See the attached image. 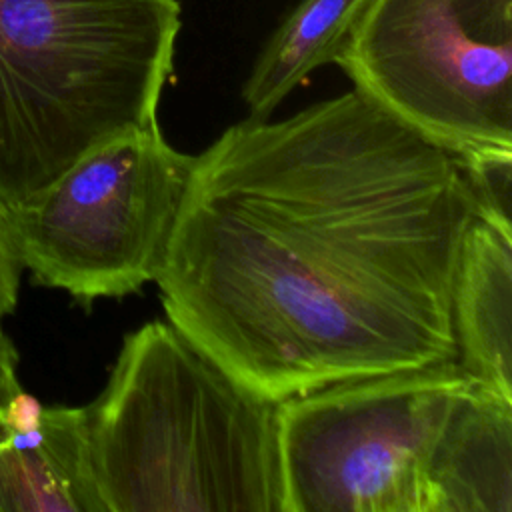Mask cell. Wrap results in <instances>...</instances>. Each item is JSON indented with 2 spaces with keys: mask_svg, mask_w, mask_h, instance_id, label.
<instances>
[{
  "mask_svg": "<svg viewBox=\"0 0 512 512\" xmlns=\"http://www.w3.org/2000/svg\"><path fill=\"white\" fill-rule=\"evenodd\" d=\"M334 62L458 160L512 152V0H368Z\"/></svg>",
  "mask_w": 512,
  "mask_h": 512,
  "instance_id": "cell-5",
  "label": "cell"
},
{
  "mask_svg": "<svg viewBox=\"0 0 512 512\" xmlns=\"http://www.w3.org/2000/svg\"><path fill=\"white\" fill-rule=\"evenodd\" d=\"M194 156L160 124L126 130L88 150L20 204L2 208L10 250L34 284L86 310L154 282Z\"/></svg>",
  "mask_w": 512,
  "mask_h": 512,
  "instance_id": "cell-4",
  "label": "cell"
},
{
  "mask_svg": "<svg viewBox=\"0 0 512 512\" xmlns=\"http://www.w3.org/2000/svg\"><path fill=\"white\" fill-rule=\"evenodd\" d=\"M476 202V216L512 226V152L460 160Z\"/></svg>",
  "mask_w": 512,
  "mask_h": 512,
  "instance_id": "cell-11",
  "label": "cell"
},
{
  "mask_svg": "<svg viewBox=\"0 0 512 512\" xmlns=\"http://www.w3.org/2000/svg\"><path fill=\"white\" fill-rule=\"evenodd\" d=\"M422 512H512V400L474 380L430 448Z\"/></svg>",
  "mask_w": 512,
  "mask_h": 512,
  "instance_id": "cell-7",
  "label": "cell"
},
{
  "mask_svg": "<svg viewBox=\"0 0 512 512\" xmlns=\"http://www.w3.org/2000/svg\"><path fill=\"white\" fill-rule=\"evenodd\" d=\"M368 0H300L270 34L242 86L250 118L264 120L316 68L334 62Z\"/></svg>",
  "mask_w": 512,
  "mask_h": 512,
  "instance_id": "cell-10",
  "label": "cell"
},
{
  "mask_svg": "<svg viewBox=\"0 0 512 512\" xmlns=\"http://www.w3.org/2000/svg\"><path fill=\"white\" fill-rule=\"evenodd\" d=\"M474 216L462 162L354 88L194 156L154 282L170 324L282 402L454 360Z\"/></svg>",
  "mask_w": 512,
  "mask_h": 512,
  "instance_id": "cell-1",
  "label": "cell"
},
{
  "mask_svg": "<svg viewBox=\"0 0 512 512\" xmlns=\"http://www.w3.org/2000/svg\"><path fill=\"white\" fill-rule=\"evenodd\" d=\"M0 512H104L84 406H46L36 428L16 430L0 402Z\"/></svg>",
  "mask_w": 512,
  "mask_h": 512,
  "instance_id": "cell-9",
  "label": "cell"
},
{
  "mask_svg": "<svg viewBox=\"0 0 512 512\" xmlns=\"http://www.w3.org/2000/svg\"><path fill=\"white\" fill-rule=\"evenodd\" d=\"M22 270L10 250L8 236L4 230V218L0 208V318L10 316L18 304Z\"/></svg>",
  "mask_w": 512,
  "mask_h": 512,
  "instance_id": "cell-12",
  "label": "cell"
},
{
  "mask_svg": "<svg viewBox=\"0 0 512 512\" xmlns=\"http://www.w3.org/2000/svg\"><path fill=\"white\" fill-rule=\"evenodd\" d=\"M474 380L454 358L282 400V512H422L426 458Z\"/></svg>",
  "mask_w": 512,
  "mask_h": 512,
  "instance_id": "cell-6",
  "label": "cell"
},
{
  "mask_svg": "<svg viewBox=\"0 0 512 512\" xmlns=\"http://www.w3.org/2000/svg\"><path fill=\"white\" fill-rule=\"evenodd\" d=\"M278 406L174 324H142L84 406L104 512H282Z\"/></svg>",
  "mask_w": 512,
  "mask_h": 512,
  "instance_id": "cell-2",
  "label": "cell"
},
{
  "mask_svg": "<svg viewBox=\"0 0 512 512\" xmlns=\"http://www.w3.org/2000/svg\"><path fill=\"white\" fill-rule=\"evenodd\" d=\"M456 360L512 400V226L474 216L452 282Z\"/></svg>",
  "mask_w": 512,
  "mask_h": 512,
  "instance_id": "cell-8",
  "label": "cell"
},
{
  "mask_svg": "<svg viewBox=\"0 0 512 512\" xmlns=\"http://www.w3.org/2000/svg\"><path fill=\"white\" fill-rule=\"evenodd\" d=\"M20 388L18 350L4 328V318H0V402L8 400Z\"/></svg>",
  "mask_w": 512,
  "mask_h": 512,
  "instance_id": "cell-13",
  "label": "cell"
},
{
  "mask_svg": "<svg viewBox=\"0 0 512 512\" xmlns=\"http://www.w3.org/2000/svg\"><path fill=\"white\" fill-rule=\"evenodd\" d=\"M178 0H0V208L158 122Z\"/></svg>",
  "mask_w": 512,
  "mask_h": 512,
  "instance_id": "cell-3",
  "label": "cell"
}]
</instances>
